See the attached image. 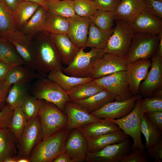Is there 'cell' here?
<instances>
[{
    "label": "cell",
    "mask_w": 162,
    "mask_h": 162,
    "mask_svg": "<svg viewBox=\"0 0 162 162\" xmlns=\"http://www.w3.org/2000/svg\"><path fill=\"white\" fill-rule=\"evenodd\" d=\"M33 46L38 61L36 73L40 77H45L53 70L63 71L61 57L50 34L43 31Z\"/></svg>",
    "instance_id": "obj_1"
},
{
    "label": "cell",
    "mask_w": 162,
    "mask_h": 162,
    "mask_svg": "<svg viewBox=\"0 0 162 162\" xmlns=\"http://www.w3.org/2000/svg\"><path fill=\"white\" fill-rule=\"evenodd\" d=\"M69 131L64 128L42 140L32 151L30 162H52L58 154L65 152V143Z\"/></svg>",
    "instance_id": "obj_2"
},
{
    "label": "cell",
    "mask_w": 162,
    "mask_h": 162,
    "mask_svg": "<svg viewBox=\"0 0 162 162\" xmlns=\"http://www.w3.org/2000/svg\"><path fill=\"white\" fill-rule=\"evenodd\" d=\"M80 50L72 62L63 71L70 76L82 78L91 77L99 62L106 53L104 49L91 48L86 52Z\"/></svg>",
    "instance_id": "obj_3"
},
{
    "label": "cell",
    "mask_w": 162,
    "mask_h": 162,
    "mask_svg": "<svg viewBox=\"0 0 162 162\" xmlns=\"http://www.w3.org/2000/svg\"><path fill=\"white\" fill-rule=\"evenodd\" d=\"M33 83L30 87L31 95L53 104L64 112L65 104L70 101L67 92L56 82L45 77H39Z\"/></svg>",
    "instance_id": "obj_4"
},
{
    "label": "cell",
    "mask_w": 162,
    "mask_h": 162,
    "mask_svg": "<svg viewBox=\"0 0 162 162\" xmlns=\"http://www.w3.org/2000/svg\"><path fill=\"white\" fill-rule=\"evenodd\" d=\"M115 23L112 33L104 50L106 53L125 58L134 32L131 22L115 20Z\"/></svg>",
    "instance_id": "obj_5"
},
{
    "label": "cell",
    "mask_w": 162,
    "mask_h": 162,
    "mask_svg": "<svg viewBox=\"0 0 162 162\" xmlns=\"http://www.w3.org/2000/svg\"><path fill=\"white\" fill-rule=\"evenodd\" d=\"M142 98V97H141L137 100L133 110L125 116L119 119H109L132 138L133 143L131 147L132 150L139 148L146 153L145 146L141 138V125L142 118L144 114L141 108Z\"/></svg>",
    "instance_id": "obj_6"
},
{
    "label": "cell",
    "mask_w": 162,
    "mask_h": 162,
    "mask_svg": "<svg viewBox=\"0 0 162 162\" xmlns=\"http://www.w3.org/2000/svg\"><path fill=\"white\" fill-rule=\"evenodd\" d=\"M42 140L65 128L66 114L55 105L43 100L39 112Z\"/></svg>",
    "instance_id": "obj_7"
},
{
    "label": "cell",
    "mask_w": 162,
    "mask_h": 162,
    "mask_svg": "<svg viewBox=\"0 0 162 162\" xmlns=\"http://www.w3.org/2000/svg\"><path fill=\"white\" fill-rule=\"evenodd\" d=\"M160 34L134 32L125 58L128 64L140 59L151 58L156 53Z\"/></svg>",
    "instance_id": "obj_8"
},
{
    "label": "cell",
    "mask_w": 162,
    "mask_h": 162,
    "mask_svg": "<svg viewBox=\"0 0 162 162\" xmlns=\"http://www.w3.org/2000/svg\"><path fill=\"white\" fill-rule=\"evenodd\" d=\"M42 140L41 124L38 116L27 121L17 140V156L29 158L33 149Z\"/></svg>",
    "instance_id": "obj_9"
},
{
    "label": "cell",
    "mask_w": 162,
    "mask_h": 162,
    "mask_svg": "<svg viewBox=\"0 0 162 162\" xmlns=\"http://www.w3.org/2000/svg\"><path fill=\"white\" fill-rule=\"evenodd\" d=\"M94 81L103 90L110 93L115 100H124L133 95L126 78L125 71L94 79Z\"/></svg>",
    "instance_id": "obj_10"
},
{
    "label": "cell",
    "mask_w": 162,
    "mask_h": 162,
    "mask_svg": "<svg viewBox=\"0 0 162 162\" xmlns=\"http://www.w3.org/2000/svg\"><path fill=\"white\" fill-rule=\"evenodd\" d=\"M4 37L15 48L23 61L24 65L36 72L38 68L36 52L30 40L21 31L18 29L10 32Z\"/></svg>",
    "instance_id": "obj_11"
},
{
    "label": "cell",
    "mask_w": 162,
    "mask_h": 162,
    "mask_svg": "<svg viewBox=\"0 0 162 162\" xmlns=\"http://www.w3.org/2000/svg\"><path fill=\"white\" fill-rule=\"evenodd\" d=\"M141 97L142 96L140 94L133 95L124 100L113 101L90 113L100 119L120 118L132 111L135 105L136 100Z\"/></svg>",
    "instance_id": "obj_12"
},
{
    "label": "cell",
    "mask_w": 162,
    "mask_h": 162,
    "mask_svg": "<svg viewBox=\"0 0 162 162\" xmlns=\"http://www.w3.org/2000/svg\"><path fill=\"white\" fill-rule=\"evenodd\" d=\"M131 146L128 138L121 142L109 145L94 152H87L85 161L88 162H120L129 152Z\"/></svg>",
    "instance_id": "obj_13"
},
{
    "label": "cell",
    "mask_w": 162,
    "mask_h": 162,
    "mask_svg": "<svg viewBox=\"0 0 162 162\" xmlns=\"http://www.w3.org/2000/svg\"><path fill=\"white\" fill-rule=\"evenodd\" d=\"M151 68L139 87L142 97H151L154 91L162 87V57L156 53L151 58Z\"/></svg>",
    "instance_id": "obj_14"
},
{
    "label": "cell",
    "mask_w": 162,
    "mask_h": 162,
    "mask_svg": "<svg viewBox=\"0 0 162 162\" xmlns=\"http://www.w3.org/2000/svg\"><path fill=\"white\" fill-rule=\"evenodd\" d=\"M151 64V60L145 59H140L128 64L125 71V77L133 95L140 94V83L146 78Z\"/></svg>",
    "instance_id": "obj_15"
},
{
    "label": "cell",
    "mask_w": 162,
    "mask_h": 162,
    "mask_svg": "<svg viewBox=\"0 0 162 162\" xmlns=\"http://www.w3.org/2000/svg\"><path fill=\"white\" fill-rule=\"evenodd\" d=\"M64 112L68 118L65 128L69 131L86 124L100 121L103 119L93 116L80 105L70 101L65 104Z\"/></svg>",
    "instance_id": "obj_16"
},
{
    "label": "cell",
    "mask_w": 162,
    "mask_h": 162,
    "mask_svg": "<svg viewBox=\"0 0 162 162\" xmlns=\"http://www.w3.org/2000/svg\"><path fill=\"white\" fill-rule=\"evenodd\" d=\"M71 131L65 141V152L73 162H83L88 151L87 140L77 128Z\"/></svg>",
    "instance_id": "obj_17"
},
{
    "label": "cell",
    "mask_w": 162,
    "mask_h": 162,
    "mask_svg": "<svg viewBox=\"0 0 162 162\" xmlns=\"http://www.w3.org/2000/svg\"><path fill=\"white\" fill-rule=\"evenodd\" d=\"M128 63L125 58L106 53L97 64L91 77L94 79L121 71H126Z\"/></svg>",
    "instance_id": "obj_18"
},
{
    "label": "cell",
    "mask_w": 162,
    "mask_h": 162,
    "mask_svg": "<svg viewBox=\"0 0 162 162\" xmlns=\"http://www.w3.org/2000/svg\"><path fill=\"white\" fill-rule=\"evenodd\" d=\"M69 28L67 35L71 41L79 48L86 47V43L91 22L90 18L76 15L68 18Z\"/></svg>",
    "instance_id": "obj_19"
},
{
    "label": "cell",
    "mask_w": 162,
    "mask_h": 162,
    "mask_svg": "<svg viewBox=\"0 0 162 162\" xmlns=\"http://www.w3.org/2000/svg\"><path fill=\"white\" fill-rule=\"evenodd\" d=\"M162 19L144 10L132 23L134 31V32L160 35L162 33Z\"/></svg>",
    "instance_id": "obj_20"
},
{
    "label": "cell",
    "mask_w": 162,
    "mask_h": 162,
    "mask_svg": "<svg viewBox=\"0 0 162 162\" xmlns=\"http://www.w3.org/2000/svg\"><path fill=\"white\" fill-rule=\"evenodd\" d=\"M145 9L144 0H122L114 12L115 21L132 23Z\"/></svg>",
    "instance_id": "obj_21"
},
{
    "label": "cell",
    "mask_w": 162,
    "mask_h": 162,
    "mask_svg": "<svg viewBox=\"0 0 162 162\" xmlns=\"http://www.w3.org/2000/svg\"><path fill=\"white\" fill-rule=\"evenodd\" d=\"M50 34L60 56L62 64L68 65L74 60L80 48L71 41L66 34Z\"/></svg>",
    "instance_id": "obj_22"
},
{
    "label": "cell",
    "mask_w": 162,
    "mask_h": 162,
    "mask_svg": "<svg viewBox=\"0 0 162 162\" xmlns=\"http://www.w3.org/2000/svg\"><path fill=\"white\" fill-rule=\"evenodd\" d=\"M129 136L121 130L87 139L88 151L94 152L106 147L123 142L129 138Z\"/></svg>",
    "instance_id": "obj_23"
},
{
    "label": "cell",
    "mask_w": 162,
    "mask_h": 162,
    "mask_svg": "<svg viewBox=\"0 0 162 162\" xmlns=\"http://www.w3.org/2000/svg\"><path fill=\"white\" fill-rule=\"evenodd\" d=\"M77 128L86 140L121 130L108 119H103L100 121L86 124Z\"/></svg>",
    "instance_id": "obj_24"
},
{
    "label": "cell",
    "mask_w": 162,
    "mask_h": 162,
    "mask_svg": "<svg viewBox=\"0 0 162 162\" xmlns=\"http://www.w3.org/2000/svg\"><path fill=\"white\" fill-rule=\"evenodd\" d=\"M40 76L36 72L24 65L12 67L4 78L7 85L11 86L16 83L30 84Z\"/></svg>",
    "instance_id": "obj_25"
},
{
    "label": "cell",
    "mask_w": 162,
    "mask_h": 162,
    "mask_svg": "<svg viewBox=\"0 0 162 162\" xmlns=\"http://www.w3.org/2000/svg\"><path fill=\"white\" fill-rule=\"evenodd\" d=\"M47 14L44 7L40 6L33 15L20 30L30 40L39 32L43 31Z\"/></svg>",
    "instance_id": "obj_26"
},
{
    "label": "cell",
    "mask_w": 162,
    "mask_h": 162,
    "mask_svg": "<svg viewBox=\"0 0 162 162\" xmlns=\"http://www.w3.org/2000/svg\"><path fill=\"white\" fill-rule=\"evenodd\" d=\"M16 139L8 128H0V162L17 155Z\"/></svg>",
    "instance_id": "obj_27"
},
{
    "label": "cell",
    "mask_w": 162,
    "mask_h": 162,
    "mask_svg": "<svg viewBox=\"0 0 162 162\" xmlns=\"http://www.w3.org/2000/svg\"><path fill=\"white\" fill-rule=\"evenodd\" d=\"M113 31V29L110 30L101 29L91 22L89 27L86 47L104 50Z\"/></svg>",
    "instance_id": "obj_28"
},
{
    "label": "cell",
    "mask_w": 162,
    "mask_h": 162,
    "mask_svg": "<svg viewBox=\"0 0 162 162\" xmlns=\"http://www.w3.org/2000/svg\"><path fill=\"white\" fill-rule=\"evenodd\" d=\"M47 76L48 79L56 82L66 92L77 85L94 79L91 77L82 78L67 76L59 70L51 71Z\"/></svg>",
    "instance_id": "obj_29"
},
{
    "label": "cell",
    "mask_w": 162,
    "mask_h": 162,
    "mask_svg": "<svg viewBox=\"0 0 162 162\" xmlns=\"http://www.w3.org/2000/svg\"><path fill=\"white\" fill-rule=\"evenodd\" d=\"M103 90L94 81V79L79 84L67 92L70 101L86 99Z\"/></svg>",
    "instance_id": "obj_30"
},
{
    "label": "cell",
    "mask_w": 162,
    "mask_h": 162,
    "mask_svg": "<svg viewBox=\"0 0 162 162\" xmlns=\"http://www.w3.org/2000/svg\"><path fill=\"white\" fill-rule=\"evenodd\" d=\"M29 92V84L16 83L12 85L6 98V105L11 110L21 106Z\"/></svg>",
    "instance_id": "obj_31"
},
{
    "label": "cell",
    "mask_w": 162,
    "mask_h": 162,
    "mask_svg": "<svg viewBox=\"0 0 162 162\" xmlns=\"http://www.w3.org/2000/svg\"><path fill=\"white\" fill-rule=\"evenodd\" d=\"M114 100V97L110 93L103 90L88 98L73 102L80 105L91 113Z\"/></svg>",
    "instance_id": "obj_32"
},
{
    "label": "cell",
    "mask_w": 162,
    "mask_h": 162,
    "mask_svg": "<svg viewBox=\"0 0 162 162\" xmlns=\"http://www.w3.org/2000/svg\"><path fill=\"white\" fill-rule=\"evenodd\" d=\"M69 28V21L68 18L47 11L43 31L51 34H67Z\"/></svg>",
    "instance_id": "obj_33"
},
{
    "label": "cell",
    "mask_w": 162,
    "mask_h": 162,
    "mask_svg": "<svg viewBox=\"0 0 162 162\" xmlns=\"http://www.w3.org/2000/svg\"><path fill=\"white\" fill-rule=\"evenodd\" d=\"M40 6L33 2L20 1L14 12L18 30L22 29Z\"/></svg>",
    "instance_id": "obj_34"
},
{
    "label": "cell",
    "mask_w": 162,
    "mask_h": 162,
    "mask_svg": "<svg viewBox=\"0 0 162 162\" xmlns=\"http://www.w3.org/2000/svg\"><path fill=\"white\" fill-rule=\"evenodd\" d=\"M44 8L49 12L67 18L76 15L73 1L46 0Z\"/></svg>",
    "instance_id": "obj_35"
},
{
    "label": "cell",
    "mask_w": 162,
    "mask_h": 162,
    "mask_svg": "<svg viewBox=\"0 0 162 162\" xmlns=\"http://www.w3.org/2000/svg\"><path fill=\"white\" fill-rule=\"evenodd\" d=\"M0 61L16 66L25 64L14 45L2 36H0Z\"/></svg>",
    "instance_id": "obj_36"
},
{
    "label": "cell",
    "mask_w": 162,
    "mask_h": 162,
    "mask_svg": "<svg viewBox=\"0 0 162 162\" xmlns=\"http://www.w3.org/2000/svg\"><path fill=\"white\" fill-rule=\"evenodd\" d=\"M18 29L14 12L0 0V36Z\"/></svg>",
    "instance_id": "obj_37"
},
{
    "label": "cell",
    "mask_w": 162,
    "mask_h": 162,
    "mask_svg": "<svg viewBox=\"0 0 162 162\" xmlns=\"http://www.w3.org/2000/svg\"><path fill=\"white\" fill-rule=\"evenodd\" d=\"M141 132L146 138L145 148L146 150L152 148L162 139V132L160 131L151 124L145 113L142 118Z\"/></svg>",
    "instance_id": "obj_38"
},
{
    "label": "cell",
    "mask_w": 162,
    "mask_h": 162,
    "mask_svg": "<svg viewBox=\"0 0 162 162\" xmlns=\"http://www.w3.org/2000/svg\"><path fill=\"white\" fill-rule=\"evenodd\" d=\"M114 12L97 10L90 19L98 27L106 30L113 29L114 25Z\"/></svg>",
    "instance_id": "obj_39"
},
{
    "label": "cell",
    "mask_w": 162,
    "mask_h": 162,
    "mask_svg": "<svg viewBox=\"0 0 162 162\" xmlns=\"http://www.w3.org/2000/svg\"><path fill=\"white\" fill-rule=\"evenodd\" d=\"M26 119L21 106L13 110V114L8 128L17 140L27 123Z\"/></svg>",
    "instance_id": "obj_40"
},
{
    "label": "cell",
    "mask_w": 162,
    "mask_h": 162,
    "mask_svg": "<svg viewBox=\"0 0 162 162\" xmlns=\"http://www.w3.org/2000/svg\"><path fill=\"white\" fill-rule=\"evenodd\" d=\"M43 101L30 94L27 97L21 107L28 120L38 116Z\"/></svg>",
    "instance_id": "obj_41"
},
{
    "label": "cell",
    "mask_w": 162,
    "mask_h": 162,
    "mask_svg": "<svg viewBox=\"0 0 162 162\" xmlns=\"http://www.w3.org/2000/svg\"><path fill=\"white\" fill-rule=\"evenodd\" d=\"M74 9L76 15L90 18L97 10L94 0H74Z\"/></svg>",
    "instance_id": "obj_42"
},
{
    "label": "cell",
    "mask_w": 162,
    "mask_h": 162,
    "mask_svg": "<svg viewBox=\"0 0 162 162\" xmlns=\"http://www.w3.org/2000/svg\"><path fill=\"white\" fill-rule=\"evenodd\" d=\"M141 108L143 113L147 112L162 111V98L151 96L142 98Z\"/></svg>",
    "instance_id": "obj_43"
},
{
    "label": "cell",
    "mask_w": 162,
    "mask_h": 162,
    "mask_svg": "<svg viewBox=\"0 0 162 162\" xmlns=\"http://www.w3.org/2000/svg\"><path fill=\"white\" fill-rule=\"evenodd\" d=\"M145 154L138 148L123 156L120 162H147L148 160Z\"/></svg>",
    "instance_id": "obj_44"
},
{
    "label": "cell",
    "mask_w": 162,
    "mask_h": 162,
    "mask_svg": "<svg viewBox=\"0 0 162 162\" xmlns=\"http://www.w3.org/2000/svg\"><path fill=\"white\" fill-rule=\"evenodd\" d=\"M145 10L162 18V0H144Z\"/></svg>",
    "instance_id": "obj_45"
},
{
    "label": "cell",
    "mask_w": 162,
    "mask_h": 162,
    "mask_svg": "<svg viewBox=\"0 0 162 162\" xmlns=\"http://www.w3.org/2000/svg\"><path fill=\"white\" fill-rule=\"evenodd\" d=\"M97 10L114 12L121 1L118 0H94Z\"/></svg>",
    "instance_id": "obj_46"
},
{
    "label": "cell",
    "mask_w": 162,
    "mask_h": 162,
    "mask_svg": "<svg viewBox=\"0 0 162 162\" xmlns=\"http://www.w3.org/2000/svg\"><path fill=\"white\" fill-rule=\"evenodd\" d=\"M145 113L151 124L162 132V111L147 112Z\"/></svg>",
    "instance_id": "obj_47"
},
{
    "label": "cell",
    "mask_w": 162,
    "mask_h": 162,
    "mask_svg": "<svg viewBox=\"0 0 162 162\" xmlns=\"http://www.w3.org/2000/svg\"><path fill=\"white\" fill-rule=\"evenodd\" d=\"M155 162H161L162 159V139H160L153 147L147 150L146 152Z\"/></svg>",
    "instance_id": "obj_48"
},
{
    "label": "cell",
    "mask_w": 162,
    "mask_h": 162,
    "mask_svg": "<svg viewBox=\"0 0 162 162\" xmlns=\"http://www.w3.org/2000/svg\"><path fill=\"white\" fill-rule=\"evenodd\" d=\"M13 114V110L6 105L0 111V128H9Z\"/></svg>",
    "instance_id": "obj_49"
},
{
    "label": "cell",
    "mask_w": 162,
    "mask_h": 162,
    "mask_svg": "<svg viewBox=\"0 0 162 162\" xmlns=\"http://www.w3.org/2000/svg\"><path fill=\"white\" fill-rule=\"evenodd\" d=\"M10 87L6 84L4 78L0 79V111L6 105V100Z\"/></svg>",
    "instance_id": "obj_50"
},
{
    "label": "cell",
    "mask_w": 162,
    "mask_h": 162,
    "mask_svg": "<svg viewBox=\"0 0 162 162\" xmlns=\"http://www.w3.org/2000/svg\"><path fill=\"white\" fill-rule=\"evenodd\" d=\"M15 66L0 61V79L4 78L9 70Z\"/></svg>",
    "instance_id": "obj_51"
},
{
    "label": "cell",
    "mask_w": 162,
    "mask_h": 162,
    "mask_svg": "<svg viewBox=\"0 0 162 162\" xmlns=\"http://www.w3.org/2000/svg\"><path fill=\"white\" fill-rule=\"evenodd\" d=\"M52 162H73L65 152L62 153L53 160Z\"/></svg>",
    "instance_id": "obj_52"
},
{
    "label": "cell",
    "mask_w": 162,
    "mask_h": 162,
    "mask_svg": "<svg viewBox=\"0 0 162 162\" xmlns=\"http://www.w3.org/2000/svg\"><path fill=\"white\" fill-rule=\"evenodd\" d=\"M13 12L20 0H2Z\"/></svg>",
    "instance_id": "obj_53"
},
{
    "label": "cell",
    "mask_w": 162,
    "mask_h": 162,
    "mask_svg": "<svg viewBox=\"0 0 162 162\" xmlns=\"http://www.w3.org/2000/svg\"><path fill=\"white\" fill-rule=\"evenodd\" d=\"M156 53L159 56L162 57V33L160 34L159 40Z\"/></svg>",
    "instance_id": "obj_54"
},
{
    "label": "cell",
    "mask_w": 162,
    "mask_h": 162,
    "mask_svg": "<svg viewBox=\"0 0 162 162\" xmlns=\"http://www.w3.org/2000/svg\"><path fill=\"white\" fill-rule=\"evenodd\" d=\"M22 1H26L33 2L36 3L40 5L45 7L46 0H20Z\"/></svg>",
    "instance_id": "obj_55"
},
{
    "label": "cell",
    "mask_w": 162,
    "mask_h": 162,
    "mask_svg": "<svg viewBox=\"0 0 162 162\" xmlns=\"http://www.w3.org/2000/svg\"><path fill=\"white\" fill-rule=\"evenodd\" d=\"M18 157L17 155L9 157L5 159L4 162H17Z\"/></svg>",
    "instance_id": "obj_56"
},
{
    "label": "cell",
    "mask_w": 162,
    "mask_h": 162,
    "mask_svg": "<svg viewBox=\"0 0 162 162\" xmlns=\"http://www.w3.org/2000/svg\"><path fill=\"white\" fill-rule=\"evenodd\" d=\"M17 162H30V161L29 158L18 157Z\"/></svg>",
    "instance_id": "obj_57"
},
{
    "label": "cell",
    "mask_w": 162,
    "mask_h": 162,
    "mask_svg": "<svg viewBox=\"0 0 162 162\" xmlns=\"http://www.w3.org/2000/svg\"><path fill=\"white\" fill-rule=\"evenodd\" d=\"M68 0V1H74V0Z\"/></svg>",
    "instance_id": "obj_58"
},
{
    "label": "cell",
    "mask_w": 162,
    "mask_h": 162,
    "mask_svg": "<svg viewBox=\"0 0 162 162\" xmlns=\"http://www.w3.org/2000/svg\"><path fill=\"white\" fill-rule=\"evenodd\" d=\"M119 0V1H122V0Z\"/></svg>",
    "instance_id": "obj_59"
},
{
    "label": "cell",
    "mask_w": 162,
    "mask_h": 162,
    "mask_svg": "<svg viewBox=\"0 0 162 162\" xmlns=\"http://www.w3.org/2000/svg\"></svg>",
    "instance_id": "obj_60"
}]
</instances>
